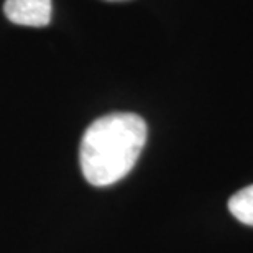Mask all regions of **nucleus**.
Returning a JSON list of instances; mask_svg holds the SVG:
<instances>
[{"label":"nucleus","instance_id":"nucleus-1","mask_svg":"<svg viewBox=\"0 0 253 253\" xmlns=\"http://www.w3.org/2000/svg\"><path fill=\"white\" fill-rule=\"evenodd\" d=\"M146 136L145 120L136 114L115 112L94 120L79 148L81 169L87 183L105 188L125 178L143 151Z\"/></svg>","mask_w":253,"mask_h":253},{"label":"nucleus","instance_id":"nucleus-3","mask_svg":"<svg viewBox=\"0 0 253 253\" xmlns=\"http://www.w3.org/2000/svg\"><path fill=\"white\" fill-rule=\"evenodd\" d=\"M229 209L237 220L247 225H253V184L247 186L230 197Z\"/></svg>","mask_w":253,"mask_h":253},{"label":"nucleus","instance_id":"nucleus-2","mask_svg":"<svg viewBox=\"0 0 253 253\" xmlns=\"http://www.w3.org/2000/svg\"><path fill=\"white\" fill-rule=\"evenodd\" d=\"M3 13L20 27H46L51 22V0H5Z\"/></svg>","mask_w":253,"mask_h":253}]
</instances>
